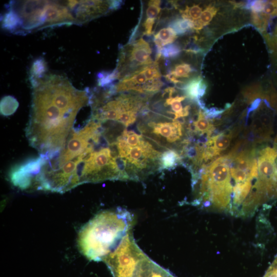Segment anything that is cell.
I'll use <instances>...</instances> for the list:
<instances>
[{"label":"cell","instance_id":"2","mask_svg":"<svg viewBox=\"0 0 277 277\" xmlns=\"http://www.w3.org/2000/svg\"><path fill=\"white\" fill-rule=\"evenodd\" d=\"M89 21L87 1H18L10 2L2 26L14 33H23Z\"/></svg>","mask_w":277,"mask_h":277},{"label":"cell","instance_id":"5","mask_svg":"<svg viewBox=\"0 0 277 277\" xmlns=\"http://www.w3.org/2000/svg\"><path fill=\"white\" fill-rule=\"evenodd\" d=\"M147 256L136 243L131 231L103 262L113 277H134L141 263Z\"/></svg>","mask_w":277,"mask_h":277},{"label":"cell","instance_id":"11","mask_svg":"<svg viewBox=\"0 0 277 277\" xmlns=\"http://www.w3.org/2000/svg\"><path fill=\"white\" fill-rule=\"evenodd\" d=\"M163 91L168 94V97L165 99L164 105L165 107L170 106L171 110L167 111L166 112L171 115L172 120L184 118L189 115L191 109L190 106L186 105L183 108L181 103V102L184 101L187 97L185 95L173 96V93L176 92L175 89L173 87L167 88Z\"/></svg>","mask_w":277,"mask_h":277},{"label":"cell","instance_id":"18","mask_svg":"<svg viewBox=\"0 0 277 277\" xmlns=\"http://www.w3.org/2000/svg\"><path fill=\"white\" fill-rule=\"evenodd\" d=\"M161 1L158 0L149 1L147 5L144 19L155 21L159 18L161 11Z\"/></svg>","mask_w":277,"mask_h":277},{"label":"cell","instance_id":"12","mask_svg":"<svg viewBox=\"0 0 277 277\" xmlns=\"http://www.w3.org/2000/svg\"><path fill=\"white\" fill-rule=\"evenodd\" d=\"M134 277H175L148 256L141 263Z\"/></svg>","mask_w":277,"mask_h":277},{"label":"cell","instance_id":"23","mask_svg":"<svg viewBox=\"0 0 277 277\" xmlns=\"http://www.w3.org/2000/svg\"><path fill=\"white\" fill-rule=\"evenodd\" d=\"M260 104H261V100L260 98H257L253 102V103H252L251 106L248 109V111H247V112L246 123H247V120L248 118L249 113L251 111L256 109L259 107Z\"/></svg>","mask_w":277,"mask_h":277},{"label":"cell","instance_id":"3","mask_svg":"<svg viewBox=\"0 0 277 277\" xmlns=\"http://www.w3.org/2000/svg\"><path fill=\"white\" fill-rule=\"evenodd\" d=\"M134 223V215L121 207L96 214L78 233L80 252L90 261L103 262L132 231Z\"/></svg>","mask_w":277,"mask_h":277},{"label":"cell","instance_id":"4","mask_svg":"<svg viewBox=\"0 0 277 277\" xmlns=\"http://www.w3.org/2000/svg\"><path fill=\"white\" fill-rule=\"evenodd\" d=\"M199 180L198 197L193 201L195 205L202 204L208 207L212 203L221 208L227 206L231 200L232 187L227 155L215 160L205 168Z\"/></svg>","mask_w":277,"mask_h":277},{"label":"cell","instance_id":"13","mask_svg":"<svg viewBox=\"0 0 277 277\" xmlns=\"http://www.w3.org/2000/svg\"><path fill=\"white\" fill-rule=\"evenodd\" d=\"M207 88V84L200 76L189 80L183 90L185 96L191 100L197 101L203 96Z\"/></svg>","mask_w":277,"mask_h":277},{"label":"cell","instance_id":"17","mask_svg":"<svg viewBox=\"0 0 277 277\" xmlns=\"http://www.w3.org/2000/svg\"><path fill=\"white\" fill-rule=\"evenodd\" d=\"M169 27L173 29L177 35H182L193 29V24L190 19L177 17L171 21Z\"/></svg>","mask_w":277,"mask_h":277},{"label":"cell","instance_id":"6","mask_svg":"<svg viewBox=\"0 0 277 277\" xmlns=\"http://www.w3.org/2000/svg\"><path fill=\"white\" fill-rule=\"evenodd\" d=\"M159 63L154 62L123 77L115 85L107 86L113 93H132L150 97L162 88V74Z\"/></svg>","mask_w":277,"mask_h":277},{"label":"cell","instance_id":"22","mask_svg":"<svg viewBox=\"0 0 277 277\" xmlns=\"http://www.w3.org/2000/svg\"><path fill=\"white\" fill-rule=\"evenodd\" d=\"M266 1H254L251 6L250 9L252 12H261L263 11Z\"/></svg>","mask_w":277,"mask_h":277},{"label":"cell","instance_id":"7","mask_svg":"<svg viewBox=\"0 0 277 277\" xmlns=\"http://www.w3.org/2000/svg\"><path fill=\"white\" fill-rule=\"evenodd\" d=\"M150 45L144 38L130 41L122 46L116 68L111 72L114 80L123 77L153 64Z\"/></svg>","mask_w":277,"mask_h":277},{"label":"cell","instance_id":"1","mask_svg":"<svg viewBox=\"0 0 277 277\" xmlns=\"http://www.w3.org/2000/svg\"><path fill=\"white\" fill-rule=\"evenodd\" d=\"M46 71L43 60L35 62L31 69L32 93L26 129L30 145L45 157L63 148L77 113L89 104L91 94L75 88L66 76Z\"/></svg>","mask_w":277,"mask_h":277},{"label":"cell","instance_id":"19","mask_svg":"<svg viewBox=\"0 0 277 277\" xmlns=\"http://www.w3.org/2000/svg\"><path fill=\"white\" fill-rule=\"evenodd\" d=\"M182 17L192 21L193 22L199 19L202 13V8L199 4L187 6L184 9L180 10Z\"/></svg>","mask_w":277,"mask_h":277},{"label":"cell","instance_id":"9","mask_svg":"<svg viewBox=\"0 0 277 277\" xmlns=\"http://www.w3.org/2000/svg\"><path fill=\"white\" fill-rule=\"evenodd\" d=\"M182 124L178 120H172L169 122L150 120L147 123V126L141 124L138 128L143 133L151 134L154 140L159 139V144L160 141H162L170 144L178 142L182 137Z\"/></svg>","mask_w":277,"mask_h":277},{"label":"cell","instance_id":"15","mask_svg":"<svg viewBox=\"0 0 277 277\" xmlns=\"http://www.w3.org/2000/svg\"><path fill=\"white\" fill-rule=\"evenodd\" d=\"M182 157L178 152L172 149H168L162 153L160 158V170L174 169L182 164Z\"/></svg>","mask_w":277,"mask_h":277},{"label":"cell","instance_id":"21","mask_svg":"<svg viewBox=\"0 0 277 277\" xmlns=\"http://www.w3.org/2000/svg\"><path fill=\"white\" fill-rule=\"evenodd\" d=\"M225 109H220L216 108H211L210 109L205 108L204 113L206 117L208 118H215L224 112Z\"/></svg>","mask_w":277,"mask_h":277},{"label":"cell","instance_id":"8","mask_svg":"<svg viewBox=\"0 0 277 277\" xmlns=\"http://www.w3.org/2000/svg\"><path fill=\"white\" fill-rule=\"evenodd\" d=\"M276 157L275 148L266 147L259 151L256 185L267 197L277 195Z\"/></svg>","mask_w":277,"mask_h":277},{"label":"cell","instance_id":"16","mask_svg":"<svg viewBox=\"0 0 277 277\" xmlns=\"http://www.w3.org/2000/svg\"><path fill=\"white\" fill-rule=\"evenodd\" d=\"M217 11V8L214 6L210 5L207 6L202 12L199 19L193 22L194 30L196 31H200L204 26L207 25L216 14Z\"/></svg>","mask_w":277,"mask_h":277},{"label":"cell","instance_id":"10","mask_svg":"<svg viewBox=\"0 0 277 277\" xmlns=\"http://www.w3.org/2000/svg\"><path fill=\"white\" fill-rule=\"evenodd\" d=\"M232 131H224L210 137L205 144L203 158L205 162L211 163L230 145L233 137Z\"/></svg>","mask_w":277,"mask_h":277},{"label":"cell","instance_id":"14","mask_svg":"<svg viewBox=\"0 0 277 277\" xmlns=\"http://www.w3.org/2000/svg\"><path fill=\"white\" fill-rule=\"evenodd\" d=\"M153 35V41L157 49L156 52L160 51L166 45L172 44L177 37L176 32L169 27L160 29Z\"/></svg>","mask_w":277,"mask_h":277},{"label":"cell","instance_id":"20","mask_svg":"<svg viewBox=\"0 0 277 277\" xmlns=\"http://www.w3.org/2000/svg\"><path fill=\"white\" fill-rule=\"evenodd\" d=\"M18 106V102L14 97H5L1 103V112L4 115H9L15 111Z\"/></svg>","mask_w":277,"mask_h":277}]
</instances>
